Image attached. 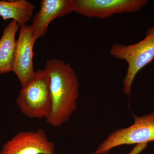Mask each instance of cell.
Here are the masks:
<instances>
[{
    "mask_svg": "<svg viewBox=\"0 0 154 154\" xmlns=\"http://www.w3.org/2000/svg\"><path fill=\"white\" fill-rule=\"evenodd\" d=\"M147 146V144L143 143L137 144L132 150L128 154H139L146 148Z\"/></svg>",
    "mask_w": 154,
    "mask_h": 154,
    "instance_id": "11",
    "label": "cell"
},
{
    "mask_svg": "<svg viewBox=\"0 0 154 154\" xmlns=\"http://www.w3.org/2000/svg\"><path fill=\"white\" fill-rule=\"evenodd\" d=\"M109 52L113 57L125 61L128 63L126 75L123 81V92L130 95L136 75L153 59L154 26L149 28L141 41L130 45L115 43L110 48Z\"/></svg>",
    "mask_w": 154,
    "mask_h": 154,
    "instance_id": "3",
    "label": "cell"
},
{
    "mask_svg": "<svg viewBox=\"0 0 154 154\" xmlns=\"http://www.w3.org/2000/svg\"><path fill=\"white\" fill-rule=\"evenodd\" d=\"M146 0H73V12L89 18L105 19L116 14L140 11Z\"/></svg>",
    "mask_w": 154,
    "mask_h": 154,
    "instance_id": "5",
    "label": "cell"
},
{
    "mask_svg": "<svg viewBox=\"0 0 154 154\" xmlns=\"http://www.w3.org/2000/svg\"><path fill=\"white\" fill-rule=\"evenodd\" d=\"M54 151V144L39 128L18 133L3 146L0 154H51Z\"/></svg>",
    "mask_w": 154,
    "mask_h": 154,
    "instance_id": "6",
    "label": "cell"
},
{
    "mask_svg": "<svg viewBox=\"0 0 154 154\" xmlns=\"http://www.w3.org/2000/svg\"><path fill=\"white\" fill-rule=\"evenodd\" d=\"M34 10V6L26 0L0 1V17L4 20H15L19 27L30 21Z\"/></svg>",
    "mask_w": 154,
    "mask_h": 154,
    "instance_id": "10",
    "label": "cell"
},
{
    "mask_svg": "<svg viewBox=\"0 0 154 154\" xmlns=\"http://www.w3.org/2000/svg\"><path fill=\"white\" fill-rule=\"evenodd\" d=\"M33 41L30 25L20 27L12 72L17 75L22 88L32 79L35 72L33 66Z\"/></svg>",
    "mask_w": 154,
    "mask_h": 154,
    "instance_id": "7",
    "label": "cell"
},
{
    "mask_svg": "<svg viewBox=\"0 0 154 154\" xmlns=\"http://www.w3.org/2000/svg\"><path fill=\"white\" fill-rule=\"evenodd\" d=\"M19 27L17 22L12 20L0 38V75L12 71L17 45L16 35Z\"/></svg>",
    "mask_w": 154,
    "mask_h": 154,
    "instance_id": "9",
    "label": "cell"
},
{
    "mask_svg": "<svg viewBox=\"0 0 154 154\" xmlns=\"http://www.w3.org/2000/svg\"><path fill=\"white\" fill-rule=\"evenodd\" d=\"M45 69L49 80L52 109L46 122L59 127L69 119L77 109L79 84L75 70L70 64L53 59L46 61Z\"/></svg>",
    "mask_w": 154,
    "mask_h": 154,
    "instance_id": "1",
    "label": "cell"
},
{
    "mask_svg": "<svg viewBox=\"0 0 154 154\" xmlns=\"http://www.w3.org/2000/svg\"><path fill=\"white\" fill-rule=\"evenodd\" d=\"M73 0H42L30 25L33 41L44 36L51 22L73 12Z\"/></svg>",
    "mask_w": 154,
    "mask_h": 154,
    "instance_id": "8",
    "label": "cell"
},
{
    "mask_svg": "<svg viewBox=\"0 0 154 154\" xmlns=\"http://www.w3.org/2000/svg\"><path fill=\"white\" fill-rule=\"evenodd\" d=\"M16 102L21 112L29 118L48 119L52 100L49 78L45 69L35 72L32 79L20 90Z\"/></svg>",
    "mask_w": 154,
    "mask_h": 154,
    "instance_id": "2",
    "label": "cell"
},
{
    "mask_svg": "<svg viewBox=\"0 0 154 154\" xmlns=\"http://www.w3.org/2000/svg\"><path fill=\"white\" fill-rule=\"evenodd\" d=\"M133 116V124L110 133L92 154H107L112 149L123 145L154 142V112L142 116Z\"/></svg>",
    "mask_w": 154,
    "mask_h": 154,
    "instance_id": "4",
    "label": "cell"
}]
</instances>
